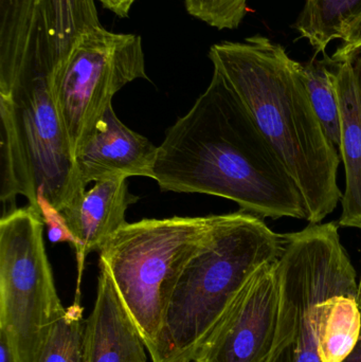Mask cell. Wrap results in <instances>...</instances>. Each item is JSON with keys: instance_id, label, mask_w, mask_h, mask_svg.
Segmentation results:
<instances>
[{"instance_id": "obj_4", "label": "cell", "mask_w": 361, "mask_h": 362, "mask_svg": "<svg viewBox=\"0 0 361 362\" xmlns=\"http://www.w3.org/2000/svg\"><path fill=\"white\" fill-rule=\"evenodd\" d=\"M50 66L36 64L23 78L0 87V199L17 196L45 211L64 210L86 191L51 89Z\"/></svg>"}, {"instance_id": "obj_6", "label": "cell", "mask_w": 361, "mask_h": 362, "mask_svg": "<svg viewBox=\"0 0 361 362\" xmlns=\"http://www.w3.org/2000/svg\"><path fill=\"white\" fill-rule=\"evenodd\" d=\"M338 228L334 221L311 223L283 234L277 261V333L264 362H322L320 319L326 301L337 293H358L356 270Z\"/></svg>"}, {"instance_id": "obj_1", "label": "cell", "mask_w": 361, "mask_h": 362, "mask_svg": "<svg viewBox=\"0 0 361 362\" xmlns=\"http://www.w3.org/2000/svg\"><path fill=\"white\" fill-rule=\"evenodd\" d=\"M152 178L163 191L226 198L263 218H307L283 161L215 69L205 93L167 129Z\"/></svg>"}, {"instance_id": "obj_21", "label": "cell", "mask_w": 361, "mask_h": 362, "mask_svg": "<svg viewBox=\"0 0 361 362\" xmlns=\"http://www.w3.org/2000/svg\"><path fill=\"white\" fill-rule=\"evenodd\" d=\"M343 40V46L337 49L335 54L345 55L361 50V17L350 27Z\"/></svg>"}, {"instance_id": "obj_8", "label": "cell", "mask_w": 361, "mask_h": 362, "mask_svg": "<svg viewBox=\"0 0 361 362\" xmlns=\"http://www.w3.org/2000/svg\"><path fill=\"white\" fill-rule=\"evenodd\" d=\"M138 78H148L142 40L103 27L85 32L50 74L51 89L73 156L93 133L112 98Z\"/></svg>"}, {"instance_id": "obj_12", "label": "cell", "mask_w": 361, "mask_h": 362, "mask_svg": "<svg viewBox=\"0 0 361 362\" xmlns=\"http://www.w3.org/2000/svg\"><path fill=\"white\" fill-rule=\"evenodd\" d=\"M99 266L97 300L85 321L84 362H148L137 325L107 270Z\"/></svg>"}, {"instance_id": "obj_23", "label": "cell", "mask_w": 361, "mask_h": 362, "mask_svg": "<svg viewBox=\"0 0 361 362\" xmlns=\"http://www.w3.org/2000/svg\"><path fill=\"white\" fill-rule=\"evenodd\" d=\"M104 8L112 11L119 17H127L131 12V6L137 0H99Z\"/></svg>"}, {"instance_id": "obj_13", "label": "cell", "mask_w": 361, "mask_h": 362, "mask_svg": "<svg viewBox=\"0 0 361 362\" xmlns=\"http://www.w3.org/2000/svg\"><path fill=\"white\" fill-rule=\"evenodd\" d=\"M341 112V152L345 189L338 225L361 230V50L333 55Z\"/></svg>"}, {"instance_id": "obj_7", "label": "cell", "mask_w": 361, "mask_h": 362, "mask_svg": "<svg viewBox=\"0 0 361 362\" xmlns=\"http://www.w3.org/2000/svg\"><path fill=\"white\" fill-rule=\"evenodd\" d=\"M45 219L28 204L0 221V327L10 334L19 362H31L66 308L55 288L44 242Z\"/></svg>"}, {"instance_id": "obj_17", "label": "cell", "mask_w": 361, "mask_h": 362, "mask_svg": "<svg viewBox=\"0 0 361 362\" xmlns=\"http://www.w3.org/2000/svg\"><path fill=\"white\" fill-rule=\"evenodd\" d=\"M360 17L361 0H307L295 28L320 53L333 40H343Z\"/></svg>"}, {"instance_id": "obj_15", "label": "cell", "mask_w": 361, "mask_h": 362, "mask_svg": "<svg viewBox=\"0 0 361 362\" xmlns=\"http://www.w3.org/2000/svg\"><path fill=\"white\" fill-rule=\"evenodd\" d=\"M357 293H337L326 301L320 319L322 362H343L355 348L361 331Z\"/></svg>"}, {"instance_id": "obj_11", "label": "cell", "mask_w": 361, "mask_h": 362, "mask_svg": "<svg viewBox=\"0 0 361 362\" xmlns=\"http://www.w3.org/2000/svg\"><path fill=\"white\" fill-rule=\"evenodd\" d=\"M138 197L129 193L127 178L114 177L97 181L82 197L61 213L63 226L74 245L78 262V293L85 259L91 252H100L110 238L126 225L125 213Z\"/></svg>"}, {"instance_id": "obj_5", "label": "cell", "mask_w": 361, "mask_h": 362, "mask_svg": "<svg viewBox=\"0 0 361 362\" xmlns=\"http://www.w3.org/2000/svg\"><path fill=\"white\" fill-rule=\"evenodd\" d=\"M220 217L174 216L126 223L100 251L99 264L110 274L150 357L176 282Z\"/></svg>"}, {"instance_id": "obj_14", "label": "cell", "mask_w": 361, "mask_h": 362, "mask_svg": "<svg viewBox=\"0 0 361 362\" xmlns=\"http://www.w3.org/2000/svg\"><path fill=\"white\" fill-rule=\"evenodd\" d=\"M49 59L47 0H0V87Z\"/></svg>"}, {"instance_id": "obj_25", "label": "cell", "mask_w": 361, "mask_h": 362, "mask_svg": "<svg viewBox=\"0 0 361 362\" xmlns=\"http://www.w3.org/2000/svg\"><path fill=\"white\" fill-rule=\"evenodd\" d=\"M357 300H358V303H360V306L361 308V276H360V282L358 283Z\"/></svg>"}, {"instance_id": "obj_16", "label": "cell", "mask_w": 361, "mask_h": 362, "mask_svg": "<svg viewBox=\"0 0 361 362\" xmlns=\"http://www.w3.org/2000/svg\"><path fill=\"white\" fill-rule=\"evenodd\" d=\"M101 25L95 0H47V47L52 70L82 34Z\"/></svg>"}, {"instance_id": "obj_18", "label": "cell", "mask_w": 361, "mask_h": 362, "mask_svg": "<svg viewBox=\"0 0 361 362\" xmlns=\"http://www.w3.org/2000/svg\"><path fill=\"white\" fill-rule=\"evenodd\" d=\"M300 70L316 115L329 139L339 150L341 112L335 84V59L324 54L321 59L300 63Z\"/></svg>"}, {"instance_id": "obj_19", "label": "cell", "mask_w": 361, "mask_h": 362, "mask_svg": "<svg viewBox=\"0 0 361 362\" xmlns=\"http://www.w3.org/2000/svg\"><path fill=\"white\" fill-rule=\"evenodd\" d=\"M83 308L76 301L49 329L31 362H84Z\"/></svg>"}, {"instance_id": "obj_22", "label": "cell", "mask_w": 361, "mask_h": 362, "mask_svg": "<svg viewBox=\"0 0 361 362\" xmlns=\"http://www.w3.org/2000/svg\"><path fill=\"white\" fill-rule=\"evenodd\" d=\"M0 362H19L18 354L10 334L0 327Z\"/></svg>"}, {"instance_id": "obj_10", "label": "cell", "mask_w": 361, "mask_h": 362, "mask_svg": "<svg viewBox=\"0 0 361 362\" xmlns=\"http://www.w3.org/2000/svg\"><path fill=\"white\" fill-rule=\"evenodd\" d=\"M157 153L158 146L123 124L112 105L76 151L74 161L87 187L114 177L152 178Z\"/></svg>"}, {"instance_id": "obj_20", "label": "cell", "mask_w": 361, "mask_h": 362, "mask_svg": "<svg viewBox=\"0 0 361 362\" xmlns=\"http://www.w3.org/2000/svg\"><path fill=\"white\" fill-rule=\"evenodd\" d=\"M191 16L218 30L237 29L247 13V0H184Z\"/></svg>"}, {"instance_id": "obj_24", "label": "cell", "mask_w": 361, "mask_h": 362, "mask_svg": "<svg viewBox=\"0 0 361 362\" xmlns=\"http://www.w3.org/2000/svg\"><path fill=\"white\" fill-rule=\"evenodd\" d=\"M343 362H361V331L360 339H358L355 348Z\"/></svg>"}, {"instance_id": "obj_2", "label": "cell", "mask_w": 361, "mask_h": 362, "mask_svg": "<svg viewBox=\"0 0 361 362\" xmlns=\"http://www.w3.org/2000/svg\"><path fill=\"white\" fill-rule=\"evenodd\" d=\"M209 57L283 161L304 200L307 221L322 223L343 199L341 155L312 105L300 63L262 35L213 45Z\"/></svg>"}, {"instance_id": "obj_3", "label": "cell", "mask_w": 361, "mask_h": 362, "mask_svg": "<svg viewBox=\"0 0 361 362\" xmlns=\"http://www.w3.org/2000/svg\"><path fill=\"white\" fill-rule=\"evenodd\" d=\"M283 234L247 211L220 215L184 266L165 308L153 362H191L235 296L265 264L278 261Z\"/></svg>"}, {"instance_id": "obj_9", "label": "cell", "mask_w": 361, "mask_h": 362, "mask_svg": "<svg viewBox=\"0 0 361 362\" xmlns=\"http://www.w3.org/2000/svg\"><path fill=\"white\" fill-rule=\"evenodd\" d=\"M279 315L277 261L259 268L242 287L194 362H264Z\"/></svg>"}]
</instances>
